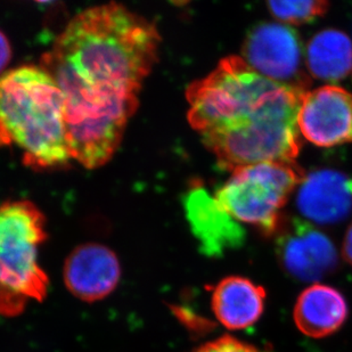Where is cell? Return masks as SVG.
I'll return each mask as SVG.
<instances>
[{
  "instance_id": "cell-1",
  "label": "cell",
  "mask_w": 352,
  "mask_h": 352,
  "mask_svg": "<svg viewBox=\"0 0 352 352\" xmlns=\"http://www.w3.org/2000/svg\"><path fill=\"white\" fill-rule=\"evenodd\" d=\"M305 94L260 76L241 57H227L187 88L188 121L223 169L293 162Z\"/></svg>"
},
{
  "instance_id": "cell-2",
  "label": "cell",
  "mask_w": 352,
  "mask_h": 352,
  "mask_svg": "<svg viewBox=\"0 0 352 352\" xmlns=\"http://www.w3.org/2000/svg\"><path fill=\"white\" fill-rule=\"evenodd\" d=\"M160 41L153 23L122 5L107 3L74 16L40 67L55 79L67 107H137L144 80L157 62Z\"/></svg>"
},
{
  "instance_id": "cell-3",
  "label": "cell",
  "mask_w": 352,
  "mask_h": 352,
  "mask_svg": "<svg viewBox=\"0 0 352 352\" xmlns=\"http://www.w3.org/2000/svg\"><path fill=\"white\" fill-rule=\"evenodd\" d=\"M64 95L41 67H17L0 77V147L17 146L25 166L67 164Z\"/></svg>"
},
{
  "instance_id": "cell-4",
  "label": "cell",
  "mask_w": 352,
  "mask_h": 352,
  "mask_svg": "<svg viewBox=\"0 0 352 352\" xmlns=\"http://www.w3.org/2000/svg\"><path fill=\"white\" fill-rule=\"evenodd\" d=\"M303 177L294 162L241 166L217 190L214 199L239 223L256 227L263 235H275L282 226L283 206Z\"/></svg>"
},
{
  "instance_id": "cell-5",
  "label": "cell",
  "mask_w": 352,
  "mask_h": 352,
  "mask_svg": "<svg viewBox=\"0 0 352 352\" xmlns=\"http://www.w3.org/2000/svg\"><path fill=\"white\" fill-rule=\"evenodd\" d=\"M46 219L29 201L0 206V287L24 300L43 301L48 277L38 261Z\"/></svg>"
},
{
  "instance_id": "cell-6",
  "label": "cell",
  "mask_w": 352,
  "mask_h": 352,
  "mask_svg": "<svg viewBox=\"0 0 352 352\" xmlns=\"http://www.w3.org/2000/svg\"><path fill=\"white\" fill-rule=\"evenodd\" d=\"M243 60L260 76L307 93L302 43L289 25L266 22L253 28L243 47Z\"/></svg>"
},
{
  "instance_id": "cell-7",
  "label": "cell",
  "mask_w": 352,
  "mask_h": 352,
  "mask_svg": "<svg viewBox=\"0 0 352 352\" xmlns=\"http://www.w3.org/2000/svg\"><path fill=\"white\" fill-rule=\"evenodd\" d=\"M276 239V253L286 274L307 283H318L339 265L332 239L305 220L293 219Z\"/></svg>"
},
{
  "instance_id": "cell-8",
  "label": "cell",
  "mask_w": 352,
  "mask_h": 352,
  "mask_svg": "<svg viewBox=\"0 0 352 352\" xmlns=\"http://www.w3.org/2000/svg\"><path fill=\"white\" fill-rule=\"evenodd\" d=\"M301 136L319 147L352 143V95L338 86L307 91L298 116Z\"/></svg>"
},
{
  "instance_id": "cell-9",
  "label": "cell",
  "mask_w": 352,
  "mask_h": 352,
  "mask_svg": "<svg viewBox=\"0 0 352 352\" xmlns=\"http://www.w3.org/2000/svg\"><path fill=\"white\" fill-rule=\"evenodd\" d=\"M187 220L199 250L208 256H221L245 242V230L217 202L214 195L194 186L184 199Z\"/></svg>"
},
{
  "instance_id": "cell-10",
  "label": "cell",
  "mask_w": 352,
  "mask_h": 352,
  "mask_svg": "<svg viewBox=\"0 0 352 352\" xmlns=\"http://www.w3.org/2000/svg\"><path fill=\"white\" fill-rule=\"evenodd\" d=\"M64 283L78 299L94 302L117 289L121 267L116 253L102 244H83L71 253L64 265Z\"/></svg>"
},
{
  "instance_id": "cell-11",
  "label": "cell",
  "mask_w": 352,
  "mask_h": 352,
  "mask_svg": "<svg viewBox=\"0 0 352 352\" xmlns=\"http://www.w3.org/2000/svg\"><path fill=\"white\" fill-rule=\"evenodd\" d=\"M296 208L310 223L336 225L352 212V177L332 169L316 170L298 187Z\"/></svg>"
},
{
  "instance_id": "cell-12",
  "label": "cell",
  "mask_w": 352,
  "mask_h": 352,
  "mask_svg": "<svg viewBox=\"0 0 352 352\" xmlns=\"http://www.w3.org/2000/svg\"><path fill=\"white\" fill-rule=\"evenodd\" d=\"M266 289L242 276L221 279L212 291L211 306L218 322L241 331L254 325L266 306Z\"/></svg>"
},
{
  "instance_id": "cell-13",
  "label": "cell",
  "mask_w": 352,
  "mask_h": 352,
  "mask_svg": "<svg viewBox=\"0 0 352 352\" xmlns=\"http://www.w3.org/2000/svg\"><path fill=\"white\" fill-rule=\"evenodd\" d=\"M349 314L342 293L332 286L316 283L303 289L296 300L293 319L300 332L322 339L338 332Z\"/></svg>"
},
{
  "instance_id": "cell-14",
  "label": "cell",
  "mask_w": 352,
  "mask_h": 352,
  "mask_svg": "<svg viewBox=\"0 0 352 352\" xmlns=\"http://www.w3.org/2000/svg\"><path fill=\"white\" fill-rule=\"evenodd\" d=\"M307 69L316 79L336 82L352 71V41L336 29L322 30L310 40L306 50Z\"/></svg>"
},
{
  "instance_id": "cell-15",
  "label": "cell",
  "mask_w": 352,
  "mask_h": 352,
  "mask_svg": "<svg viewBox=\"0 0 352 352\" xmlns=\"http://www.w3.org/2000/svg\"><path fill=\"white\" fill-rule=\"evenodd\" d=\"M267 6L277 20L289 24H303L324 15L329 8V3L322 0L270 1Z\"/></svg>"
},
{
  "instance_id": "cell-16",
  "label": "cell",
  "mask_w": 352,
  "mask_h": 352,
  "mask_svg": "<svg viewBox=\"0 0 352 352\" xmlns=\"http://www.w3.org/2000/svg\"><path fill=\"white\" fill-rule=\"evenodd\" d=\"M192 352H266L259 349L258 346L243 342L233 336H221L219 339L213 340L206 344L199 346Z\"/></svg>"
},
{
  "instance_id": "cell-17",
  "label": "cell",
  "mask_w": 352,
  "mask_h": 352,
  "mask_svg": "<svg viewBox=\"0 0 352 352\" xmlns=\"http://www.w3.org/2000/svg\"><path fill=\"white\" fill-rule=\"evenodd\" d=\"M27 300L14 296L0 287V314L7 316L17 315L24 309Z\"/></svg>"
},
{
  "instance_id": "cell-18",
  "label": "cell",
  "mask_w": 352,
  "mask_h": 352,
  "mask_svg": "<svg viewBox=\"0 0 352 352\" xmlns=\"http://www.w3.org/2000/svg\"><path fill=\"white\" fill-rule=\"evenodd\" d=\"M12 57V48L6 36L0 31V74L10 63Z\"/></svg>"
},
{
  "instance_id": "cell-19",
  "label": "cell",
  "mask_w": 352,
  "mask_h": 352,
  "mask_svg": "<svg viewBox=\"0 0 352 352\" xmlns=\"http://www.w3.org/2000/svg\"><path fill=\"white\" fill-rule=\"evenodd\" d=\"M342 256L346 263L352 266V223L346 230V237L343 241Z\"/></svg>"
}]
</instances>
